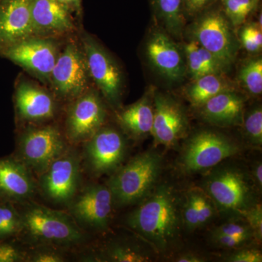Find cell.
Segmentation results:
<instances>
[{
    "mask_svg": "<svg viewBox=\"0 0 262 262\" xmlns=\"http://www.w3.org/2000/svg\"><path fill=\"white\" fill-rule=\"evenodd\" d=\"M62 4L66 5L77 18L82 15V0H58Z\"/></svg>",
    "mask_w": 262,
    "mask_h": 262,
    "instance_id": "cell-41",
    "label": "cell"
},
{
    "mask_svg": "<svg viewBox=\"0 0 262 262\" xmlns=\"http://www.w3.org/2000/svg\"><path fill=\"white\" fill-rule=\"evenodd\" d=\"M154 120L151 135L155 145L173 147L187 134L189 122L184 107L168 94L154 92Z\"/></svg>",
    "mask_w": 262,
    "mask_h": 262,
    "instance_id": "cell-18",
    "label": "cell"
},
{
    "mask_svg": "<svg viewBox=\"0 0 262 262\" xmlns=\"http://www.w3.org/2000/svg\"><path fill=\"white\" fill-rule=\"evenodd\" d=\"M70 145L56 124L27 125L18 136L16 158L39 177Z\"/></svg>",
    "mask_w": 262,
    "mask_h": 262,
    "instance_id": "cell-6",
    "label": "cell"
},
{
    "mask_svg": "<svg viewBox=\"0 0 262 262\" xmlns=\"http://www.w3.org/2000/svg\"><path fill=\"white\" fill-rule=\"evenodd\" d=\"M154 92L149 90L135 103L115 111L116 121L125 135L142 139L151 135L154 120Z\"/></svg>",
    "mask_w": 262,
    "mask_h": 262,
    "instance_id": "cell-22",
    "label": "cell"
},
{
    "mask_svg": "<svg viewBox=\"0 0 262 262\" xmlns=\"http://www.w3.org/2000/svg\"><path fill=\"white\" fill-rule=\"evenodd\" d=\"M91 258L97 261L144 262L150 261V255L146 250L134 243L115 241L106 245Z\"/></svg>",
    "mask_w": 262,
    "mask_h": 262,
    "instance_id": "cell-26",
    "label": "cell"
},
{
    "mask_svg": "<svg viewBox=\"0 0 262 262\" xmlns=\"http://www.w3.org/2000/svg\"><path fill=\"white\" fill-rule=\"evenodd\" d=\"M186 63V75L190 80L211 74L225 75L229 67L194 39H190L182 48Z\"/></svg>",
    "mask_w": 262,
    "mask_h": 262,
    "instance_id": "cell-23",
    "label": "cell"
},
{
    "mask_svg": "<svg viewBox=\"0 0 262 262\" xmlns=\"http://www.w3.org/2000/svg\"><path fill=\"white\" fill-rule=\"evenodd\" d=\"M213 234H227L232 236H245V237H253L252 231L249 226L244 221H234L216 227L213 231Z\"/></svg>",
    "mask_w": 262,
    "mask_h": 262,
    "instance_id": "cell-36",
    "label": "cell"
},
{
    "mask_svg": "<svg viewBox=\"0 0 262 262\" xmlns=\"http://www.w3.org/2000/svg\"><path fill=\"white\" fill-rule=\"evenodd\" d=\"M34 37L64 39L78 34L77 17L58 0H31Z\"/></svg>",
    "mask_w": 262,
    "mask_h": 262,
    "instance_id": "cell-16",
    "label": "cell"
},
{
    "mask_svg": "<svg viewBox=\"0 0 262 262\" xmlns=\"http://www.w3.org/2000/svg\"><path fill=\"white\" fill-rule=\"evenodd\" d=\"M82 156L77 149L68 146L39 176L37 189L48 201L67 206L80 189Z\"/></svg>",
    "mask_w": 262,
    "mask_h": 262,
    "instance_id": "cell-10",
    "label": "cell"
},
{
    "mask_svg": "<svg viewBox=\"0 0 262 262\" xmlns=\"http://www.w3.org/2000/svg\"><path fill=\"white\" fill-rule=\"evenodd\" d=\"M106 105L94 86L67 103L63 131L70 144H83L106 124Z\"/></svg>",
    "mask_w": 262,
    "mask_h": 262,
    "instance_id": "cell-11",
    "label": "cell"
},
{
    "mask_svg": "<svg viewBox=\"0 0 262 262\" xmlns=\"http://www.w3.org/2000/svg\"><path fill=\"white\" fill-rule=\"evenodd\" d=\"M196 17L191 26L190 39H194L207 51L230 68L238 53L239 43L221 6L211 8Z\"/></svg>",
    "mask_w": 262,
    "mask_h": 262,
    "instance_id": "cell-9",
    "label": "cell"
},
{
    "mask_svg": "<svg viewBox=\"0 0 262 262\" xmlns=\"http://www.w3.org/2000/svg\"><path fill=\"white\" fill-rule=\"evenodd\" d=\"M145 55L151 68L170 82L186 76V63L182 48L163 28H155L146 41Z\"/></svg>",
    "mask_w": 262,
    "mask_h": 262,
    "instance_id": "cell-17",
    "label": "cell"
},
{
    "mask_svg": "<svg viewBox=\"0 0 262 262\" xmlns=\"http://www.w3.org/2000/svg\"><path fill=\"white\" fill-rule=\"evenodd\" d=\"M126 225L158 252L171 249L183 225L182 208L173 188L156 186L127 215Z\"/></svg>",
    "mask_w": 262,
    "mask_h": 262,
    "instance_id": "cell-1",
    "label": "cell"
},
{
    "mask_svg": "<svg viewBox=\"0 0 262 262\" xmlns=\"http://www.w3.org/2000/svg\"><path fill=\"white\" fill-rule=\"evenodd\" d=\"M251 237L245 236H232L227 234H211L212 242L219 247L235 248L247 244Z\"/></svg>",
    "mask_w": 262,
    "mask_h": 262,
    "instance_id": "cell-37",
    "label": "cell"
},
{
    "mask_svg": "<svg viewBox=\"0 0 262 262\" xmlns=\"http://www.w3.org/2000/svg\"><path fill=\"white\" fill-rule=\"evenodd\" d=\"M237 80L243 89L252 96L262 93V59L256 56L248 59L239 68Z\"/></svg>",
    "mask_w": 262,
    "mask_h": 262,
    "instance_id": "cell-27",
    "label": "cell"
},
{
    "mask_svg": "<svg viewBox=\"0 0 262 262\" xmlns=\"http://www.w3.org/2000/svg\"><path fill=\"white\" fill-rule=\"evenodd\" d=\"M246 223L253 232V237L258 241L262 238V208L260 203H254L242 213Z\"/></svg>",
    "mask_w": 262,
    "mask_h": 262,
    "instance_id": "cell-35",
    "label": "cell"
},
{
    "mask_svg": "<svg viewBox=\"0 0 262 262\" xmlns=\"http://www.w3.org/2000/svg\"><path fill=\"white\" fill-rule=\"evenodd\" d=\"M217 0H185V14L196 17L211 8Z\"/></svg>",
    "mask_w": 262,
    "mask_h": 262,
    "instance_id": "cell-40",
    "label": "cell"
},
{
    "mask_svg": "<svg viewBox=\"0 0 262 262\" xmlns=\"http://www.w3.org/2000/svg\"><path fill=\"white\" fill-rule=\"evenodd\" d=\"M64 39L32 36L11 46L0 56L13 62L44 85L48 86L52 70Z\"/></svg>",
    "mask_w": 262,
    "mask_h": 262,
    "instance_id": "cell-13",
    "label": "cell"
},
{
    "mask_svg": "<svg viewBox=\"0 0 262 262\" xmlns=\"http://www.w3.org/2000/svg\"><path fill=\"white\" fill-rule=\"evenodd\" d=\"M82 162L91 175L113 174L123 164L127 142L120 129L105 124L83 143Z\"/></svg>",
    "mask_w": 262,
    "mask_h": 262,
    "instance_id": "cell-12",
    "label": "cell"
},
{
    "mask_svg": "<svg viewBox=\"0 0 262 262\" xmlns=\"http://www.w3.org/2000/svg\"><path fill=\"white\" fill-rule=\"evenodd\" d=\"M182 223L189 231L200 228L199 215L196 204L190 192L186 195L185 203L182 208Z\"/></svg>",
    "mask_w": 262,
    "mask_h": 262,
    "instance_id": "cell-34",
    "label": "cell"
},
{
    "mask_svg": "<svg viewBox=\"0 0 262 262\" xmlns=\"http://www.w3.org/2000/svg\"><path fill=\"white\" fill-rule=\"evenodd\" d=\"M93 86L78 34L66 38L48 87L58 102L68 103Z\"/></svg>",
    "mask_w": 262,
    "mask_h": 262,
    "instance_id": "cell-4",
    "label": "cell"
},
{
    "mask_svg": "<svg viewBox=\"0 0 262 262\" xmlns=\"http://www.w3.org/2000/svg\"><path fill=\"white\" fill-rule=\"evenodd\" d=\"M14 103L17 118L27 125L53 121L60 103L48 88L20 77L15 84Z\"/></svg>",
    "mask_w": 262,
    "mask_h": 262,
    "instance_id": "cell-15",
    "label": "cell"
},
{
    "mask_svg": "<svg viewBox=\"0 0 262 262\" xmlns=\"http://www.w3.org/2000/svg\"><path fill=\"white\" fill-rule=\"evenodd\" d=\"M31 0H0V56L32 37Z\"/></svg>",
    "mask_w": 262,
    "mask_h": 262,
    "instance_id": "cell-19",
    "label": "cell"
},
{
    "mask_svg": "<svg viewBox=\"0 0 262 262\" xmlns=\"http://www.w3.org/2000/svg\"><path fill=\"white\" fill-rule=\"evenodd\" d=\"M230 262H261V252L256 249H243L236 251L227 258Z\"/></svg>",
    "mask_w": 262,
    "mask_h": 262,
    "instance_id": "cell-39",
    "label": "cell"
},
{
    "mask_svg": "<svg viewBox=\"0 0 262 262\" xmlns=\"http://www.w3.org/2000/svg\"><path fill=\"white\" fill-rule=\"evenodd\" d=\"M221 8L234 28L247 21L258 6L259 0H220Z\"/></svg>",
    "mask_w": 262,
    "mask_h": 262,
    "instance_id": "cell-28",
    "label": "cell"
},
{
    "mask_svg": "<svg viewBox=\"0 0 262 262\" xmlns=\"http://www.w3.org/2000/svg\"><path fill=\"white\" fill-rule=\"evenodd\" d=\"M244 134L248 142L255 146L262 144V108L261 105L252 107L245 112L244 121Z\"/></svg>",
    "mask_w": 262,
    "mask_h": 262,
    "instance_id": "cell-30",
    "label": "cell"
},
{
    "mask_svg": "<svg viewBox=\"0 0 262 262\" xmlns=\"http://www.w3.org/2000/svg\"><path fill=\"white\" fill-rule=\"evenodd\" d=\"M204 192L211 198L217 211L242 215L254 204L251 180L236 167L213 169L205 179Z\"/></svg>",
    "mask_w": 262,
    "mask_h": 262,
    "instance_id": "cell-8",
    "label": "cell"
},
{
    "mask_svg": "<svg viewBox=\"0 0 262 262\" xmlns=\"http://www.w3.org/2000/svg\"><path fill=\"white\" fill-rule=\"evenodd\" d=\"M163 167V158L157 151L136 155L111 174L106 185L113 194L115 206L138 204L156 187Z\"/></svg>",
    "mask_w": 262,
    "mask_h": 262,
    "instance_id": "cell-3",
    "label": "cell"
},
{
    "mask_svg": "<svg viewBox=\"0 0 262 262\" xmlns=\"http://www.w3.org/2000/svg\"><path fill=\"white\" fill-rule=\"evenodd\" d=\"M232 90H235L234 83L225 75L211 74L190 80L184 94L193 107L198 108L217 94Z\"/></svg>",
    "mask_w": 262,
    "mask_h": 262,
    "instance_id": "cell-24",
    "label": "cell"
},
{
    "mask_svg": "<svg viewBox=\"0 0 262 262\" xmlns=\"http://www.w3.org/2000/svg\"><path fill=\"white\" fill-rule=\"evenodd\" d=\"M239 146L228 136L212 130L193 134L183 146L178 164L183 173L195 174L211 170L224 160L235 156Z\"/></svg>",
    "mask_w": 262,
    "mask_h": 262,
    "instance_id": "cell-7",
    "label": "cell"
},
{
    "mask_svg": "<svg viewBox=\"0 0 262 262\" xmlns=\"http://www.w3.org/2000/svg\"><path fill=\"white\" fill-rule=\"evenodd\" d=\"M151 3L164 29L171 36L180 37L185 24V0H151Z\"/></svg>",
    "mask_w": 262,
    "mask_h": 262,
    "instance_id": "cell-25",
    "label": "cell"
},
{
    "mask_svg": "<svg viewBox=\"0 0 262 262\" xmlns=\"http://www.w3.org/2000/svg\"><path fill=\"white\" fill-rule=\"evenodd\" d=\"M252 179L258 189L261 190L262 188V164L258 162L253 166L252 170Z\"/></svg>",
    "mask_w": 262,
    "mask_h": 262,
    "instance_id": "cell-42",
    "label": "cell"
},
{
    "mask_svg": "<svg viewBox=\"0 0 262 262\" xmlns=\"http://www.w3.org/2000/svg\"><path fill=\"white\" fill-rule=\"evenodd\" d=\"M26 251L8 244H0V262L25 261Z\"/></svg>",
    "mask_w": 262,
    "mask_h": 262,
    "instance_id": "cell-38",
    "label": "cell"
},
{
    "mask_svg": "<svg viewBox=\"0 0 262 262\" xmlns=\"http://www.w3.org/2000/svg\"><path fill=\"white\" fill-rule=\"evenodd\" d=\"M178 262H203L206 261V259L199 255L193 253H184L179 255L174 260Z\"/></svg>",
    "mask_w": 262,
    "mask_h": 262,
    "instance_id": "cell-43",
    "label": "cell"
},
{
    "mask_svg": "<svg viewBox=\"0 0 262 262\" xmlns=\"http://www.w3.org/2000/svg\"><path fill=\"white\" fill-rule=\"evenodd\" d=\"M63 248L56 246H32L29 251H26L25 261L31 262H63L67 261Z\"/></svg>",
    "mask_w": 262,
    "mask_h": 262,
    "instance_id": "cell-32",
    "label": "cell"
},
{
    "mask_svg": "<svg viewBox=\"0 0 262 262\" xmlns=\"http://www.w3.org/2000/svg\"><path fill=\"white\" fill-rule=\"evenodd\" d=\"M90 76L94 87L112 110L122 106L125 77L121 67L113 55L92 34L79 31Z\"/></svg>",
    "mask_w": 262,
    "mask_h": 262,
    "instance_id": "cell-5",
    "label": "cell"
},
{
    "mask_svg": "<svg viewBox=\"0 0 262 262\" xmlns=\"http://www.w3.org/2000/svg\"><path fill=\"white\" fill-rule=\"evenodd\" d=\"M245 102L244 96L232 90L210 98L198 110L201 118L214 126H241L246 112Z\"/></svg>",
    "mask_w": 262,
    "mask_h": 262,
    "instance_id": "cell-21",
    "label": "cell"
},
{
    "mask_svg": "<svg viewBox=\"0 0 262 262\" xmlns=\"http://www.w3.org/2000/svg\"><path fill=\"white\" fill-rule=\"evenodd\" d=\"M195 203L200 227L208 225L215 218L217 211L214 203L203 189H193L189 190Z\"/></svg>",
    "mask_w": 262,
    "mask_h": 262,
    "instance_id": "cell-33",
    "label": "cell"
},
{
    "mask_svg": "<svg viewBox=\"0 0 262 262\" xmlns=\"http://www.w3.org/2000/svg\"><path fill=\"white\" fill-rule=\"evenodd\" d=\"M239 46L250 53H258L262 48L261 25L258 22L245 23L238 33Z\"/></svg>",
    "mask_w": 262,
    "mask_h": 262,
    "instance_id": "cell-31",
    "label": "cell"
},
{
    "mask_svg": "<svg viewBox=\"0 0 262 262\" xmlns=\"http://www.w3.org/2000/svg\"><path fill=\"white\" fill-rule=\"evenodd\" d=\"M20 228V212L11 202L0 203V241L18 235Z\"/></svg>",
    "mask_w": 262,
    "mask_h": 262,
    "instance_id": "cell-29",
    "label": "cell"
},
{
    "mask_svg": "<svg viewBox=\"0 0 262 262\" xmlns=\"http://www.w3.org/2000/svg\"><path fill=\"white\" fill-rule=\"evenodd\" d=\"M37 184L32 170L17 158L0 159V196L7 201L24 203L35 194Z\"/></svg>",
    "mask_w": 262,
    "mask_h": 262,
    "instance_id": "cell-20",
    "label": "cell"
},
{
    "mask_svg": "<svg viewBox=\"0 0 262 262\" xmlns=\"http://www.w3.org/2000/svg\"><path fill=\"white\" fill-rule=\"evenodd\" d=\"M114 206L108 186L93 183L79 189L67 208L81 228L101 232L110 225Z\"/></svg>",
    "mask_w": 262,
    "mask_h": 262,
    "instance_id": "cell-14",
    "label": "cell"
},
{
    "mask_svg": "<svg viewBox=\"0 0 262 262\" xmlns=\"http://www.w3.org/2000/svg\"><path fill=\"white\" fill-rule=\"evenodd\" d=\"M259 1H260V0H259Z\"/></svg>",
    "mask_w": 262,
    "mask_h": 262,
    "instance_id": "cell-44",
    "label": "cell"
},
{
    "mask_svg": "<svg viewBox=\"0 0 262 262\" xmlns=\"http://www.w3.org/2000/svg\"><path fill=\"white\" fill-rule=\"evenodd\" d=\"M21 211L20 233L34 246L73 247L83 244L86 234L68 212L26 202Z\"/></svg>",
    "mask_w": 262,
    "mask_h": 262,
    "instance_id": "cell-2",
    "label": "cell"
}]
</instances>
